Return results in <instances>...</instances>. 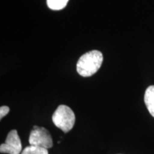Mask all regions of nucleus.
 Listing matches in <instances>:
<instances>
[{"mask_svg": "<svg viewBox=\"0 0 154 154\" xmlns=\"http://www.w3.org/2000/svg\"><path fill=\"white\" fill-rule=\"evenodd\" d=\"M103 62L101 51L93 50L83 54L76 64L77 72L82 76H91L98 72Z\"/></svg>", "mask_w": 154, "mask_h": 154, "instance_id": "1", "label": "nucleus"}, {"mask_svg": "<svg viewBox=\"0 0 154 154\" xmlns=\"http://www.w3.org/2000/svg\"><path fill=\"white\" fill-rule=\"evenodd\" d=\"M75 119L74 111L65 105L59 106L52 116L54 124L64 133L72 129L75 124Z\"/></svg>", "mask_w": 154, "mask_h": 154, "instance_id": "2", "label": "nucleus"}, {"mask_svg": "<svg viewBox=\"0 0 154 154\" xmlns=\"http://www.w3.org/2000/svg\"><path fill=\"white\" fill-rule=\"evenodd\" d=\"M31 146H39L44 149H50L53 146V140L47 129L43 127L34 126L29 138Z\"/></svg>", "mask_w": 154, "mask_h": 154, "instance_id": "3", "label": "nucleus"}, {"mask_svg": "<svg viewBox=\"0 0 154 154\" xmlns=\"http://www.w3.org/2000/svg\"><path fill=\"white\" fill-rule=\"evenodd\" d=\"M22 143L17 130H11L7 135L5 143L0 146L2 153L20 154L22 151Z\"/></svg>", "mask_w": 154, "mask_h": 154, "instance_id": "4", "label": "nucleus"}, {"mask_svg": "<svg viewBox=\"0 0 154 154\" xmlns=\"http://www.w3.org/2000/svg\"><path fill=\"white\" fill-rule=\"evenodd\" d=\"M144 102L150 114L154 117V86L148 87L144 95Z\"/></svg>", "mask_w": 154, "mask_h": 154, "instance_id": "5", "label": "nucleus"}, {"mask_svg": "<svg viewBox=\"0 0 154 154\" xmlns=\"http://www.w3.org/2000/svg\"><path fill=\"white\" fill-rule=\"evenodd\" d=\"M69 0H47V6L52 10H61L67 5Z\"/></svg>", "mask_w": 154, "mask_h": 154, "instance_id": "6", "label": "nucleus"}, {"mask_svg": "<svg viewBox=\"0 0 154 154\" xmlns=\"http://www.w3.org/2000/svg\"><path fill=\"white\" fill-rule=\"evenodd\" d=\"M21 154H49V152L44 148L30 145L25 148Z\"/></svg>", "mask_w": 154, "mask_h": 154, "instance_id": "7", "label": "nucleus"}, {"mask_svg": "<svg viewBox=\"0 0 154 154\" xmlns=\"http://www.w3.org/2000/svg\"><path fill=\"white\" fill-rule=\"evenodd\" d=\"M9 112V108L8 106H1L0 108V119H2L3 117H5L6 115Z\"/></svg>", "mask_w": 154, "mask_h": 154, "instance_id": "8", "label": "nucleus"}]
</instances>
